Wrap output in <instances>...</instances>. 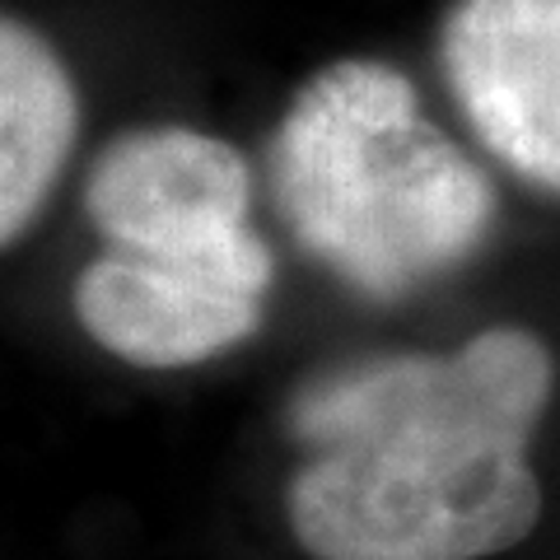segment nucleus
<instances>
[{"label": "nucleus", "instance_id": "6", "mask_svg": "<svg viewBox=\"0 0 560 560\" xmlns=\"http://www.w3.org/2000/svg\"><path fill=\"white\" fill-rule=\"evenodd\" d=\"M80 131V98L57 47L33 24H0V238L20 243L47 206Z\"/></svg>", "mask_w": 560, "mask_h": 560}, {"label": "nucleus", "instance_id": "5", "mask_svg": "<svg viewBox=\"0 0 560 560\" xmlns=\"http://www.w3.org/2000/svg\"><path fill=\"white\" fill-rule=\"evenodd\" d=\"M440 66L481 145L560 197V0H458Z\"/></svg>", "mask_w": 560, "mask_h": 560}, {"label": "nucleus", "instance_id": "1", "mask_svg": "<svg viewBox=\"0 0 560 560\" xmlns=\"http://www.w3.org/2000/svg\"><path fill=\"white\" fill-rule=\"evenodd\" d=\"M556 360L528 327L458 350H383L308 374L285 430V518L308 560H490L541 518L528 444Z\"/></svg>", "mask_w": 560, "mask_h": 560}, {"label": "nucleus", "instance_id": "3", "mask_svg": "<svg viewBox=\"0 0 560 560\" xmlns=\"http://www.w3.org/2000/svg\"><path fill=\"white\" fill-rule=\"evenodd\" d=\"M253 178L243 154L191 127L113 136L84 183V210L103 248L145 257H253L267 248L248 224Z\"/></svg>", "mask_w": 560, "mask_h": 560}, {"label": "nucleus", "instance_id": "4", "mask_svg": "<svg viewBox=\"0 0 560 560\" xmlns=\"http://www.w3.org/2000/svg\"><path fill=\"white\" fill-rule=\"evenodd\" d=\"M271 280V248L224 261L103 248L75 276V318L136 370H187L253 337Z\"/></svg>", "mask_w": 560, "mask_h": 560}, {"label": "nucleus", "instance_id": "2", "mask_svg": "<svg viewBox=\"0 0 560 560\" xmlns=\"http://www.w3.org/2000/svg\"><path fill=\"white\" fill-rule=\"evenodd\" d=\"M267 168L290 238L378 304L467 267L495 230L490 178L378 61L318 70L280 117Z\"/></svg>", "mask_w": 560, "mask_h": 560}]
</instances>
